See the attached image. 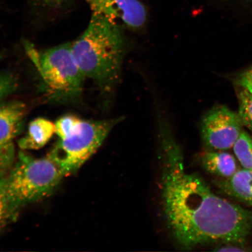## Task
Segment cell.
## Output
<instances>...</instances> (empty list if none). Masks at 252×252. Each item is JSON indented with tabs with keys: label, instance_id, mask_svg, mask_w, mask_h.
Segmentation results:
<instances>
[{
	"label": "cell",
	"instance_id": "cell-5",
	"mask_svg": "<svg viewBox=\"0 0 252 252\" xmlns=\"http://www.w3.org/2000/svg\"><path fill=\"white\" fill-rule=\"evenodd\" d=\"M124 117L103 120H83L75 130L64 139H59L48 156L64 176L78 171L102 146L112 129Z\"/></svg>",
	"mask_w": 252,
	"mask_h": 252
},
{
	"label": "cell",
	"instance_id": "cell-18",
	"mask_svg": "<svg viewBox=\"0 0 252 252\" xmlns=\"http://www.w3.org/2000/svg\"><path fill=\"white\" fill-rule=\"evenodd\" d=\"M234 84L235 86L244 88L252 93V66L238 75Z\"/></svg>",
	"mask_w": 252,
	"mask_h": 252
},
{
	"label": "cell",
	"instance_id": "cell-20",
	"mask_svg": "<svg viewBox=\"0 0 252 252\" xmlns=\"http://www.w3.org/2000/svg\"><path fill=\"white\" fill-rule=\"evenodd\" d=\"M2 58V55L1 54V53H0V61H1Z\"/></svg>",
	"mask_w": 252,
	"mask_h": 252
},
{
	"label": "cell",
	"instance_id": "cell-13",
	"mask_svg": "<svg viewBox=\"0 0 252 252\" xmlns=\"http://www.w3.org/2000/svg\"><path fill=\"white\" fill-rule=\"evenodd\" d=\"M236 158L244 168L252 170V137L242 131L233 147Z\"/></svg>",
	"mask_w": 252,
	"mask_h": 252
},
{
	"label": "cell",
	"instance_id": "cell-3",
	"mask_svg": "<svg viewBox=\"0 0 252 252\" xmlns=\"http://www.w3.org/2000/svg\"><path fill=\"white\" fill-rule=\"evenodd\" d=\"M24 46L42 80L47 97L56 103L78 102L86 78L72 53V42L45 50L37 49L29 42Z\"/></svg>",
	"mask_w": 252,
	"mask_h": 252
},
{
	"label": "cell",
	"instance_id": "cell-1",
	"mask_svg": "<svg viewBox=\"0 0 252 252\" xmlns=\"http://www.w3.org/2000/svg\"><path fill=\"white\" fill-rule=\"evenodd\" d=\"M163 213L181 248L218 243L247 245L252 212L217 196L204 179L186 171L181 147L164 120L159 121Z\"/></svg>",
	"mask_w": 252,
	"mask_h": 252
},
{
	"label": "cell",
	"instance_id": "cell-2",
	"mask_svg": "<svg viewBox=\"0 0 252 252\" xmlns=\"http://www.w3.org/2000/svg\"><path fill=\"white\" fill-rule=\"evenodd\" d=\"M72 53L84 77L103 91L115 87L126 50L122 25L92 14L88 27L72 42Z\"/></svg>",
	"mask_w": 252,
	"mask_h": 252
},
{
	"label": "cell",
	"instance_id": "cell-11",
	"mask_svg": "<svg viewBox=\"0 0 252 252\" xmlns=\"http://www.w3.org/2000/svg\"><path fill=\"white\" fill-rule=\"evenodd\" d=\"M55 134V126L43 118L34 119L28 126L26 134L18 141L22 150H39L43 147Z\"/></svg>",
	"mask_w": 252,
	"mask_h": 252
},
{
	"label": "cell",
	"instance_id": "cell-16",
	"mask_svg": "<svg viewBox=\"0 0 252 252\" xmlns=\"http://www.w3.org/2000/svg\"><path fill=\"white\" fill-rule=\"evenodd\" d=\"M17 87V80L14 75L7 72H0V103L14 93Z\"/></svg>",
	"mask_w": 252,
	"mask_h": 252
},
{
	"label": "cell",
	"instance_id": "cell-14",
	"mask_svg": "<svg viewBox=\"0 0 252 252\" xmlns=\"http://www.w3.org/2000/svg\"><path fill=\"white\" fill-rule=\"evenodd\" d=\"M238 100V115L244 127L252 133V93L244 88L236 86Z\"/></svg>",
	"mask_w": 252,
	"mask_h": 252
},
{
	"label": "cell",
	"instance_id": "cell-21",
	"mask_svg": "<svg viewBox=\"0 0 252 252\" xmlns=\"http://www.w3.org/2000/svg\"><path fill=\"white\" fill-rule=\"evenodd\" d=\"M251 1L252 2V0H251Z\"/></svg>",
	"mask_w": 252,
	"mask_h": 252
},
{
	"label": "cell",
	"instance_id": "cell-9",
	"mask_svg": "<svg viewBox=\"0 0 252 252\" xmlns=\"http://www.w3.org/2000/svg\"><path fill=\"white\" fill-rule=\"evenodd\" d=\"M218 190L232 200L252 207V170L239 169L226 179L213 181Z\"/></svg>",
	"mask_w": 252,
	"mask_h": 252
},
{
	"label": "cell",
	"instance_id": "cell-12",
	"mask_svg": "<svg viewBox=\"0 0 252 252\" xmlns=\"http://www.w3.org/2000/svg\"><path fill=\"white\" fill-rule=\"evenodd\" d=\"M18 210L7 193L5 178L0 176V231L15 219Z\"/></svg>",
	"mask_w": 252,
	"mask_h": 252
},
{
	"label": "cell",
	"instance_id": "cell-8",
	"mask_svg": "<svg viewBox=\"0 0 252 252\" xmlns=\"http://www.w3.org/2000/svg\"><path fill=\"white\" fill-rule=\"evenodd\" d=\"M92 14L131 29L137 30L146 23L147 13L140 0H85Z\"/></svg>",
	"mask_w": 252,
	"mask_h": 252
},
{
	"label": "cell",
	"instance_id": "cell-7",
	"mask_svg": "<svg viewBox=\"0 0 252 252\" xmlns=\"http://www.w3.org/2000/svg\"><path fill=\"white\" fill-rule=\"evenodd\" d=\"M27 112L26 105L20 100L0 103V176L2 178L14 165V140L23 128Z\"/></svg>",
	"mask_w": 252,
	"mask_h": 252
},
{
	"label": "cell",
	"instance_id": "cell-4",
	"mask_svg": "<svg viewBox=\"0 0 252 252\" xmlns=\"http://www.w3.org/2000/svg\"><path fill=\"white\" fill-rule=\"evenodd\" d=\"M63 176L61 169L48 157L34 158L21 151L5 183L12 202L19 209L48 196Z\"/></svg>",
	"mask_w": 252,
	"mask_h": 252
},
{
	"label": "cell",
	"instance_id": "cell-17",
	"mask_svg": "<svg viewBox=\"0 0 252 252\" xmlns=\"http://www.w3.org/2000/svg\"><path fill=\"white\" fill-rule=\"evenodd\" d=\"M30 1L36 7L57 11L68 7L72 0H30Z\"/></svg>",
	"mask_w": 252,
	"mask_h": 252
},
{
	"label": "cell",
	"instance_id": "cell-6",
	"mask_svg": "<svg viewBox=\"0 0 252 252\" xmlns=\"http://www.w3.org/2000/svg\"><path fill=\"white\" fill-rule=\"evenodd\" d=\"M200 127L203 144L210 150L232 149L244 130L238 113L225 105L208 110L201 120Z\"/></svg>",
	"mask_w": 252,
	"mask_h": 252
},
{
	"label": "cell",
	"instance_id": "cell-10",
	"mask_svg": "<svg viewBox=\"0 0 252 252\" xmlns=\"http://www.w3.org/2000/svg\"><path fill=\"white\" fill-rule=\"evenodd\" d=\"M200 160L207 172L220 179L229 178L239 169L235 158L225 151L207 150Z\"/></svg>",
	"mask_w": 252,
	"mask_h": 252
},
{
	"label": "cell",
	"instance_id": "cell-19",
	"mask_svg": "<svg viewBox=\"0 0 252 252\" xmlns=\"http://www.w3.org/2000/svg\"><path fill=\"white\" fill-rule=\"evenodd\" d=\"M248 245L236 244H218L214 251L217 252H247L252 251Z\"/></svg>",
	"mask_w": 252,
	"mask_h": 252
},
{
	"label": "cell",
	"instance_id": "cell-15",
	"mask_svg": "<svg viewBox=\"0 0 252 252\" xmlns=\"http://www.w3.org/2000/svg\"><path fill=\"white\" fill-rule=\"evenodd\" d=\"M83 121L78 116L67 115L60 118L55 124V134L59 139H64L73 133Z\"/></svg>",
	"mask_w": 252,
	"mask_h": 252
}]
</instances>
